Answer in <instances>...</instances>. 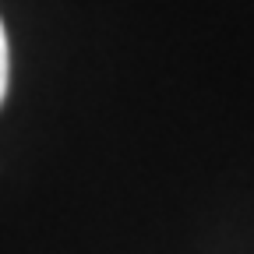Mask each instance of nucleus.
I'll return each mask as SVG.
<instances>
[{"label": "nucleus", "mask_w": 254, "mask_h": 254, "mask_svg": "<svg viewBox=\"0 0 254 254\" xmlns=\"http://www.w3.org/2000/svg\"><path fill=\"white\" fill-rule=\"evenodd\" d=\"M4 92H7V32L0 21V103H4Z\"/></svg>", "instance_id": "obj_1"}]
</instances>
